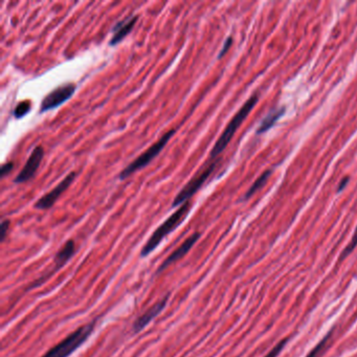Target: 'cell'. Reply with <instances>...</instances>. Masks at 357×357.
<instances>
[{"label":"cell","instance_id":"6da1fadb","mask_svg":"<svg viewBox=\"0 0 357 357\" xmlns=\"http://www.w3.org/2000/svg\"><path fill=\"white\" fill-rule=\"evenodd\" d=\"M259 101V96L258 95H253L251 98H249L247 101L243 104V106L241 107L239 109V111L235 114L234 118L231 119V122L227 124L226 128L224 129V131L222 132V134L220 135V138L217 139L216 144L214 145L211 154H210V159H216V157H218L221 153H222L225 148L230 144L232 139L234 138V135L239 129V127L241 126V124L244 122L245 119L248 117V114L252 112V110L254 109V107L256 106V104L258 103Z\"/></svg>","mask_w":357,"mask_h":357},{"label":"cell","instance_id":"7a4b0ae2","mask_svg":"<svg viewBox=\"0 0 357 357\" xmlns=\"http://www.w3.org/2000/svg\"><path fill=\"white\" fill-rule=\"evenodd\" d=\"M191 206L192 203L190 201L183 203L182 205H180L179 209L176 210L172 215H171L167 220H165V222L157 227L155 232L151 235V237H150L149 240L147 241L145 246L142 247L140 256L147 257L148 255L151 254L154 249L160 244V242L166 238V236H168L170 233H172L185 219V217H187L191 210Z\"/></svg>","mask_w":357,"mask_h":357},{"label":"cell","instance_id":"3957f363","mask_svg":"<svg viewBox=\"0 0 357 357\" xmlns=\"http://www.w3.org/2000/svg\"><path fill=\"white\" fill-rule=\"evenodd\" d=\"M97 320H92L89 324L78 328L70 335L63 339L58 345L53 347L42 357H68L76 350L83 345L95 330Z\"/></svg>","mask_w":357,"mask_h":357},{"label":"cell","instance_id":"277c9868","mask_svg":"<svg viewBox=\"0 0 357 357\" xmlns=\"http://www.w3.org/2000/svg\"><path fill=\"white\" fill-rule=\"evenodd\" d=\"M175 132H176L175 129H171L163 134L159 140L154 142L151 147H149L144 153H141L139 157H137V159H135L132 162H130L129 165L119 173V179L125 180L135 172H138V171L147 167L149 163L162 151V149L167 146L169 140L173 138Z\"/></svg>","mask_w":357,"mask_h":357},{"label":"cell","instance_id":"5b68a950","mask_svg":"<svg viewBox=\"0 0 357 357\" xmlns=\"http://www.w3.org/2000/svg\"><path fill=\"white\" fill-rule=\"evenodd\" d=\"M217 165V160L215 159L213 162H211L209 166H206L202 170L199 171V172L192 178V179L184 185V187L179 191V193L176 195L174 198L172 206L176 208V206L182 205L183 203L188 202L189 199L194 196L196 193L200 190V188L204 184V182L209 179L211 174L214 172Z\"/></svg>","mask_w":357,"mask_h":357},{"label":"cell","instance_id":"8992f818","mask_svg":"<svg viewBox=\"0 0 357 357\" xmlns=\"http://www.w3.org/2000/svg\"><path fill=\"white\" fill-rule=\"evenodd\" d=\"M76 88H77L76 84L65 83L52 90L47 96H45L43 99H42L40 107L41 112L53 110L57 108V107L61 106L63 103H65L67 99H69L74 96Z\"/></svg>","mask_w":357,"mask_h":357},{"label":"cell","instance_id":"52a82bcc","mask_svg":"<svg viewBox=\"0 0 357 357\" xmlns=\"http://www.w3.org/2000/svg\"><path fill=\"white\" fill-rule=\"evenodd\" d=\"M76 176H77L76 172H70L69 174H67L52 191H49L45 195L38 199L37 202L34 205L35 209L37 210L51 209L57 202V200H58V198L69 188V185L73 183Z\"/></svg>","mask_w":357,"mask_h":357},{"label":"cell","instance_id":"ba28073f","mask_svg":"<svg viewBox=\"0 0 357 357\" xmlns=\"http://www.w3.org/2000/svg\"><path fill=\"white\" fill-rule=\"evenodd\" d=\"M44 156V150L42 146H37L34 150L32 154L28 157L24 167L22 168V170L20 171L19 174L17 175V177L14 179V182L15 183H23L26 182L35 176L36 172H37L41 161L43 159Z\"/></svg>","mask_w":357,"mask_h":357},{"label":"cell","instance_id":"9c48e42d","mask_svg":"<svg viewBox=\"0 0 357 357\" xmlns=\"http://www.w3.org/2000/svg\"><path fill=\"white\" fill-rule=\"evenodd\" d=\"M170 298V294H168L167 296L163 297L161 299H159V302L155 303L151 308L148 309L144 314H141V316L135 320L134 324H133V327H132V331L134 333H139L140 332L142 329H145V328L152 322V320L159 316V313L162 312V310L166 308L167 306V303L169 301Z\"/></svg>","mask_w":357,"mask_h":357},{"label":"cell","instance_id":"30bf717a","mask_svg":"<svg viewBox=\"0 0 357 357\" xmlns=\"http://www.w3.org/2000/svg\"><path fill=\"white\" fill-rule=\"evenodd\" d=\"M199 238H200V233H195V234L191 235L190 237L185 240L179 247L175 249V251L160 264V266L159 267V269H157L156 274H160L162 270H165L168 266L171 265V264H173L177 261H179L180 259H182L183 257L191 251V248L195 245V243L198 241Z\"/></svg>","mask_w":357,"mask_h":357},{"label":"cell","instance_id":"8fae6325","mask_svg":"<svg viewBox=\"0 0 357 357\" xmlns=\"http://www.w3.org/2000/svg\"><path fill=\"white\" fill-rule=\"evenodd\" d=\"M139 20V16L138 15H134V16H131L130 18H127V19H124L122 21H119V22H118L116 25H114L113 27V35H112V38L109 42V44L111 46H114V45H118L119 43H120L128 35H129L132 30L134 28V25L137 24Z\"/></svg>","mask_w":357,"mask_h":357},{"label":"cell","instance_id":"7c38bea8","mask_svg":"<svg viewBox=\"0 0 357 357\" xmlns=\"http://www.w3.org/2000/svg\"><path fill=\"white\" fill-rule=\"evenodd\" d=\"M75 254V242L68 240L55 257V271L61 269Z\"/></svg>","mask_w":357,"mask_h":357},{"label":"cell","instance_id":"4fadbf2b","mask_svg":"<svg viewBox=\"0 0 357 357\" xmlns=\"http://www.w3.org/2000/svg\"><path fill=\"white\" fill-rule=\"evenodd\" d=\"M284 113H285L284 107H282V108H279V109L271 110L267 116L262 119V122L260 123L258 129H257V131H256V134L260 135V134H263L264 132L268 131L270 128H273L278 120H279L284 116Z\"/></svg>","mask_w":357,"mask_h":357},{"label":"cell","instance_id":"5bb4252c","mask_svg":"<svg viewBox=\"0 0 357 357\" xmlns=\"http://www.w3.org/2000/svg\"><path fill=\"white\" fill-rule=\"evenodd\" d=\"M270 174H271V170H266V171H264V172L258 178H257V180L252 184V187L249 188L248 191L246 192V194L244 196V200H246V199H248V198H251L254 194H256L257 192L261 190L264 185H265Z\"/></svg>","mask_w":357,"mask_h":357},{"label":"cell","instance_id":"9a60e30c","mask_svg":"<svg viewBox=\"0 0 357 357\" xmlns=\"http://www.w3.org/2000/svg\"><path fill=\"white\" fill-rule=\"evenodd\" d=\"M31 110V102L30 101H21L14 109V117L16 119L23 118L26 113Z\"/></svg>","mask_w":357,"mask_h":357},{"label":"cell","instance_id":"2e32d148","mask_svg":"<svg viewBox=\"0 0 357 357\" xmlns=\"http://www.w3.org/2000/svg\"><path fill=\"white\" fill-rule=\"evenodd\" d=\"M356 246H357V227H356V230H355V232H354V234L352 236L351 241H350V243L345 248V251L342 252L341 257H340V260H344L346 258V257H348L350 254H351L354 251Z\"/></svg>","mask_w":357,"mask_h":357},{"label":"cell","instance_id":"e0dca14e","mask_svg":"<svg viewBox=\"0 0 357 357\" xmlns=\"http://www.w3.org/2000/svg\"><path fill=\"white\" fill-rule=\"evenodd\" d=\"M331 334H332V331H330L329 333H328V334L326 335V337L318 342V344L317 345V347L314 348V349L312 350V351H311L308 355H307L306 357H317V356L320 353V351H322V350L325 348V346H326V344H327V341H328V339H329V337H330V335H331Z\"/></svg>","mask_w":357,"mask_h":357},{"label":"cell","instance_id":"ac0fdd59","mask_svg":"<svg viewBox=\"0 0 357 357\" xmlns=\"http://www.w3.org/2000/svg\"><path fill=\"white\" fill-rule=\"evenodd\" d=\"M287 341H288L287 339H284V340L280 341L279 344H278L273 350H271V351L266 356H264V357H277L278 355H279L281 353V351L284 349V347L286 346Z\"/></svg>","mask_w":357,"mask_h":357},{"label":"cell","instance_id":"d6986e66","mask_svg":"<svg viewBox=\"0 0 357 357\" xmlns=\"http://www.w3.org/2000/svg\"><path fill=\"white\" fill-rule=\"evenodd\" d=\"M232 44H233V38H232V37H228V38L225 40L224 43H223L222 48H221V51H220V53H219V55H218V59H221V58H222L223 56H225V54L228 52V49L231 48Z\"/></svg>","mask_w":357,"mask_h":357},{"label":"cell","instance_id":"ffe728a7","mask_svg":"<svg viewBox=\"0 0 357 357\" xmlns=\"http://www.w3.org/2000/svg\"><path fill=\"white\" fill-rule=\"evenodd\" d=\"M9 226H10V220H3L1 222V225H0V239L1 241H4L6 234H8L9 231Z\"/></svg>","mask_w":357,"mask_h":357},{"label":"cell","instance_id":"44dd1931","mask_svg":"<svg viewBox=\"0 0 357 357\" xmlns=\"http://www.w3.org/2000/svg\"><path fill=\"white\" fill-rule=\"evenodd\" d=\"M14 168V162L13 161H8L4 165L1 166V170H0V176L2 178L5 177L9 173L12 172V170Z\"/></svg>","mask_w":357,"mask_h":357},{"label":"cell","instance_id":"7402d4cb","mask_svg":"<svg viewBox=\"0 0 357 357\" xmlns=\"http://www.w3.org/2000/svg\"><path fill=\"white\" fill-rule=\"evenodd\" d=\"M350 181V177H344V178H342V180L339 182V184H338V188H337V193H339V192H341L342 190H344L346 187H347V184H348V182Z\"/></svg>","mask_w":357,"mask_h":357}]
</instances>
